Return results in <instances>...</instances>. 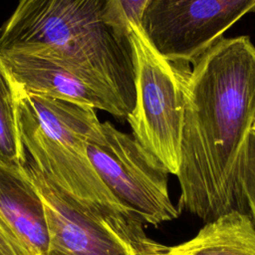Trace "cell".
<instances>
[{
	"label": "cell",
	"instance_id": "obj_6",
	"mask_svg": "<svg viewBox=\"0 0 255 255\" xmlns=\"http://www.w3.org/2000/svg\"><path fill=\"white\" fill-rule=\"evenodd\" d=\"M253 10L255 0H152L141 28L163 57L188 65Z\"/></svg>",
	"mask_w": 255,
	"mask_h": 255
},
{
	"label": "cell",
	"instance_id": "obj_9",
	"mask_svg": "<svg viewBox=\"0 0 255 255\" xmlns=\"http://www.w3.org/2000/svg\"><path fill=\"white\" fill-rule=\"evenodd\" d=\"M0 54L15 81L26 93L88 106L120 119L117 109L109 101L59 62L34 53L4 50Z\"/></svg>",
	"mask_w": 255,
	"mask_h": 255
},
{
	"label": "cell",
	"instance_id": "obj_3",
	"mask_svg": "<svg viewBox=\"0 0 255 255\" xmlns=\"http://www.w3.org/2000/svg\"><path fill=\"white\" fill-rule=\"evenodd\" d=\"M134 51L135 105L127 118L133 137L176 175L180 166L187 64L163 57L139 26H129Z\"/></svg>",
	"mask_w": 255,
	"mask_h": 255
},
{
	"label": "cell",
	"instance_id": "obj_14",
	"mask_svg": "<svg viewBox=\"0 0 255 255\" xmlns=\"http://www.w3.org/2000/svg\"><path fill=\"white\" fill-rule=\"evenodd\" d=\"M134 255H179L173 246L158 243L149 237L142 238L133 248Z\"/></svg>",
	"mask_w": 255,
	"mask_h": 255
},
{
	"label": "cell",
	"instance_id": "obj_7",
	"mask_svg": "<svg viewBox=\"0 0 255 255\" xmlns=\"http://www.w3.org/2000/svg\"><path fill=\"white\" fill-rule=\"evenodd\" d=\"M22 168L44 204L48 255H134L107 220L54 183L28 155Z\"/></svg>",
	"mask_w": 255,
	"mask_h": 255
},
{
	"label": "cell",
	"instance_id": "obj_10",
	"mask_svg": "<svg viewBox=\"0 0 255 255\" xmlns=\"http://www.w3.org/2000/svg\"><path fill=\"white\" fill-rule=\"evenodd\" d=\"M173 248L179 255H255V227L249 214L232 210Z\"/></svg>",
	"mask_w": 255,
	"mask_h": 255
},
{
	"label": "cell",
	"instance_id": "obj_8",
	"mask_svg": "<svg viewBox=\"0 0 255 255\" xmlns=\"http://www.w3.org/2000/svg\"><path fill=\"white\" fill-rule=\"evenodd\" d=\"M0 222L22 255H48L42 198L23 168L0 163Z\"/></svg>",
	"mask_w": 255,
	"mask_h": 255
},
{
	"label": "cell",
	"instance_id": "obj_12",
	"mask_svg": "<svg viewBox=\"0 0 255 255\" xmlns=\"http://www.w3.org/2000/svg\"><path fill=\"white\" fill-rule=\"evenodd\" d=\"M240 187L255 227V134L252 132L240 170Z\"/></svg>",
	"mask_w": 255,
	"mask_h": 255
},
{
	"label": "cell",
	"instance_id": "obj_11",
	"mask_svg": "<svg viewBox=\"0 0 255 255\" xmlns=\"http://www.w3.org/2000/svg\"><path fill=\"white\" fill-rule=\"evenodd\" d=\"M18 106V84L0 54V163L22 168L27 152L19 128Z\"/></svg>",
	"mask_w": 255,
	"mask_h": 255
},
{
	"label": "cell",
	"instance_id": "obj_2",
	"mask_svg": "<svg viewBox=\"0 0 255 255\" xmlns=\"http://www.w3.org/2000/svg\"><path fill=\"white\" fill-rule=\"evenodd\" d=\"M129 29L117 0H19L0 29V51L59 62L127 119L135 105Z\"/></svg>",
	"mask_w": 255,
	"mask_h": 255
},
{
	"label": "cell",
	"instance_id": "obj_1",
	"mask_svg": "<svg viewBox=\"0 0 255 255\" xmlns=\"http://www.w3.org/2000/svg\"><path fill=\"white\" fill-rule=\"evenodd\" d=\"M191 65L176 206L205 223L247 214L240 170L255 121V46L248 36L222 38Z\"/></svg>",
	"mask_w": 255,
	"mask_h": 255
},
{
	"label": "cell",
	"instance_id": "obj_5",
	"mask_svg": "<svg viewBox=\"0 0 255 255\" xmlns=\"http://www.w3.org/2000/svg\"><path fill=\"white\" fill-rule=\"evenodd\" d=\"M104 141L87 142L88 157L116 199L133 216L153 226L180 211L169 197L168 171L134 137L102 123Z\"/></svg>",
	"mask_w": 255,
	"mask_h": 255
},
{
	"label": "cell",
	"instance_id": "obj_15",
	"mask_svg": "<svg viewBox=\"0 0 255 255\" xmlns=\"http://www.w3.org/2000/svg\"><path fill=\"white\" fill-rule=\"evenodd\" d=\"M0 255H22L0 222Z\"/></svg>",
	"mask_w": 255,
	"mask_h": 255
},
{
	"label": "cell",
	"instance_id": "obj_16",
	"mask_svg": "<svg viewBox=\"0 0 255 255\" xmlns=\"http://www.w3.org/2000/svg\"><path fill=\"white\" fill-rule=\"evenodd\" d=\"M252 132L255 134V121H254V124H253V127H252Z\"/></svg>",
	"mask_w": 255,
	"mask_h": 255
},
{
	"label": "cell",
	"instance_id": "obj_13",
	"mask_svg": "<svg viewBox=\"0 0 255 255\" xmlns=\"http://www.w3.org/2000/svg\"><path fill=\"white\" fill-rule=\"evenodd\" d=\"M152 0H117L128 26H139Z\"/></svg>",
	"mask_w": 255,
	"mask_h": 255
},
{
	"label": "cell",
	"instance_id": "obj_4",
	"mask_svg": "<svg viewBox=\"0 0 255 255\" xmlns=\"http://www.w3.org/2000/svg\"><path fill=\"white\" fill-rule=\"evenodd\" d=\"M18 119L27 155L54 183L107 220L131 246L146 234L143 222L130 214L102 181L86 149L88 140L73 131L42 128L20 88Z\"/></svg>",
	"mask_w": 255,
	"mask_h": 255
}]
</instances>
